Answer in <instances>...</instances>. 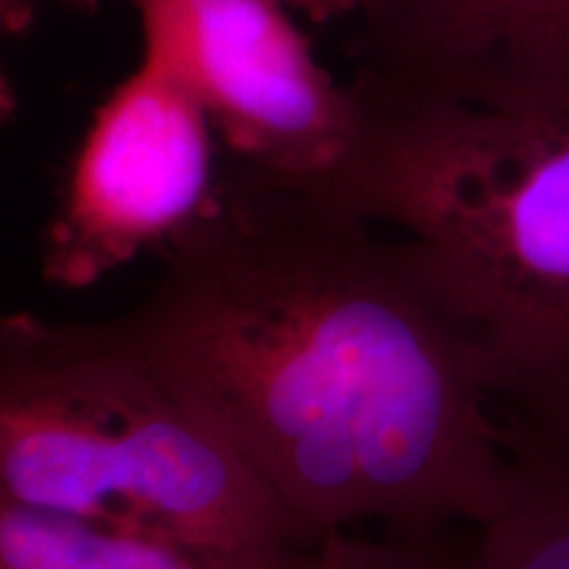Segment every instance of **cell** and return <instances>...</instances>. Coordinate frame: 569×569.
Returning a JSON list of instances; mask_svg holds the SVG:
<instances>
[{
	"instance_id": "obj_1",
	"label": "cell",
	"mask_w": 569,
	"mask_h": 569,
	"mask_svg": "<svg viewBox=\"0 0 569 569\" xmlns=\"http://www.w3.org/2000/svg\"><path fill=\"white\" fill-rule=\"evenodd\" d=\"M113 319L315 543L356 525L482 528L511 440L403 234L234 163Z\"/></svg>"
},
{
	"instance_id": "obj_2",
	"label": "cell",
	"mask_w": 569,
	"mask_h": 569,
	"mask_svg": "<svg viewBox=\"0 0 569 569\" xmlns=\"http://www.w3.org/2000/svg\"><path fill=\"white\" fill-rule=\"evenodd\" d=\"M353 88L359 142L311 190L415 246L511 443L569 457V113Z\"/></svg>"
},
{
	"instance_id": "obj_3",
	"label": "cell",
	"mask_w": 569,
	"mask_h": 569,
	"mask_svg": "<svg viewBox=\"0 0 569 569\" xmlns=\"http://www.w3.org/2000/svg\"><path fill=\"white\" fill-rule=\"evenodd\" d=\"M0 501L240 549H317L117 322H0Z\"/></svg>"
},
{
	"instance_id": "obj_4",
	"label": "cell",
	"mask_w": 569,
	"mask_h": 569,
	"mask_svg": "<svg viewBox=\"0 0 569 569\" xmlns=\"http://www.w3.org/2000/svg\"><path fill=\"white\" fill-rule=\"evenodd\" d=\"M140 59L201 103L234 163L322 184L353 153L365 101L317 61L284 0H124Z\"/></svg>"
},
{
	"instance_id": "obj_5",
	"label": "cell",
	"mask_w": 569,
	"mask_h": 569,
	"mask_svg": "<svg viewBox=\"0 0 569 569\" xmlns=\"http://www.w3.org/2000/svg\"><path fill=\"white\" fill-rule=\"evenodd\" d=\"M211 119L174 77L140 67L92 111L42 232L40 272L84 290L140 253L172 246L209 211L222 172Z\"/></svg>"
},
{
	"instance_id": "obj_6",
	"label": "cell",
	"mask_w": 569,
	"mask_h": 569,
	"mask_svg": "<svg viewBox=\"0 0 569 569\" xmlns=\"http://www.w3.org/2000/svg\"><path fill=\"white\" fill-rule=\"evenodd\" d=\"M356 82L401 98L569 113V0H361Z\"/></svg>"
},
{
	"instance_id": "obj_7",
	"label": "cell",
	"mask_w": 569,
	"mask_h": 569,
	"mask_svg": "<svg viewBox=\"0 0 569 569\" xmlns=\"http://www.w3.org/2000/svg\"><path fill=\"white\" fill-rule=\"evenodd\" d=\"M317 549H240L0 501V569H319Z\"/></svg>"
},
{
	"instance_id": "obj_8",
	"label": "cell",
	"mask_w": 569,
	"mask_h": 569,
	"mask_svg": "<svg viewBox=\"0 0 569 569\" xmlns=\"http://www.w3.org/2000/svg\"><path fill=\"white\" fill-rule=\"evenodd\" d=\"M467 569H569V457L511 443L509 498Z\"/></svg>"
},
{
	"instance_id": "obj_9",
	"label": "cell",
	"mask_w": 569,
	"mask_h": 569,
	"mask_svg": "<svg viewBox=\"0 0 569 569\" xmlns=\"http://www.w3.org/2000/svg\"><path fill=\"white\" fill-rule=\"evenodd\" d=\"M319 569H453L448 561L436 557L430 538L390 536L369 540L336 532L322 543Z\"/></svg>"
},
{
	"instance_id": "obj_10",
	"label": "cell",
	"mask_w": 569,
	"mask_h": 569,
	"mask_svg": "<svg viewBox=\"0 0 569 569\" xmlns=\"http://www.w3.org/2000/svg\"><path fill=\"white\" fill-rule=\"evenodd\" d=\"M61 3L84 13L101 9V0H61ZM0 21L9 34H24L34 21V0H0Z\"/></svg>"
},
{
	"instance_id": "obj_11",
	"label": "cell",
	"mask_w": 569,
	"mask_h": 569,
	"mask_svg": "<svg viewBox=\"0 0 569 569\" xmlns=\"http://www.w3.org/2000/svg\"><path fill=\"white\" fill-rule=\"evenodd\" d=\"M284 3L303 11L315 24H325V21H336L343 17L351 19L359 11L361 0H284Z\"/></svg>"
}]
</instances>
